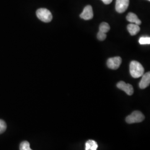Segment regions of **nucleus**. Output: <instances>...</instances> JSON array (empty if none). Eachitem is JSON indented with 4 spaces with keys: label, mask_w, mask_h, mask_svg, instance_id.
Here are the masks:
<instances>
[{
    "label": "nucleus",
    "mask_w": 150,
    "mask_h": 150,
    "mask_svg": "<svg viewBox=\"0 0 150 150\" xmlns=\"http://www.w3.org/2000/svg\"><path fill=\"white\" fill-rule=\"evenodd\" d=\"M144 68L142 65L136 61H132L129 64V72L131 76L135 79L142 77L144 74Z\"/></svg>",
    "instance_id": "1"
},
{
    "label": "nucleus",
    "mask_w": 150,
    "mask_h": 150,
    "mask_svg": "<svg viewBox=\"0 0 150 150\" xmlns=\"http://www.w3.org/2000/svg\"><path fill=\"white\" fill-rule=\"evenodd\" d=\"M36 15L39 20L46 23L50 22L52 20V15L51 12L46 8H41L38 9L36 11Z\"/></svg>",
    "instance_id": "2"
},
{
    "label": "nucleus",
    "mask_w": 150,
    "mask_h": 150,
    "mask_svg": "<svg viewBox=\"0 0 150 150\" xmlns=\"http://www.w3.org/2000/svg\"><path fill=\"white\" fill-rule=\"evenodd\" d=\"M145 119L144 114L139 111H134L126 118V121L128 123H139Z\"/></svg>",
    "instance_id": "3"
},
{
    "label": "nucleus",
    "mask_w": 150,
    "mask_h": 150,
    "mask_svg": "<svg viewBox=\"0 0 150 150\" xmlns=\"http://www.w3.org/2000/svg\"><path fill=\"white\" fill-rule=\"evenodd\" d=\"M122 63V59L119 57H115L108 59L107 61V65L108 68L112 70H117Z\"/></svg>",
    "instance_id": "4"
},
{
    "label": "nucleus",
    "mask_w": 150,
    "mask_h": 150,
    "mask_svg": "<svg viewBox=\"0 0 150 150\" xmlns=\"http://www.w3.org/2000/svg\"><path fill=\"white\" fill-rule=\"evenodd\" d=\"M129 0H116V10L118 13H123L127 9Z\"/></svg>",
    "instance_id": "5"
},
{
    "label": "nucleus",
    "mask_w": 150,
    "mask_h": 150,
    "mask_svg": "<svg viewBox=\"0 0 150 150\" xmlns=\"http://www.w3.org/2000/svg\"><path fill=\"white\" fill-rule=\"evenodd\" d=\"M117 87L119 89L125 92L129 96H131L134 93L133 86L129 83H126L123 81H120L117 84Z\"/></svg>",
    "instance_id": "6"
},
{
    "label": "nucleus",
    "mask_w": 150,
    "mask_h": 150,
    "mask_svg": "<svg viewBox=\"0 0 150 150\" xmlns=\"http://www.w3.org/2000/svg\"><path fill=\"white\" fill-rule=\"evenodd\" d=\"M93 12L92 6L90 5L86 6L80 15L81 18L85 20H90L93 18Z\"/></svg>",
    "instance_id": "7"
},
{
    "label": "nucleus",
    "mask_w": 150,
    "mask_h": 150,
    "mask_svg": "<svg viewBox=\"0 0 150 150\" xmlns=\"http://www.w3.org/2000/svg\"><path fill=\"white\" fill-rule=\"evenodd\" d=\"M142 79L139 83V88L141 89H145L150 85V72H147L142 75Z\"/></svg>",
    "instance_id": "8"
},
{
    "label": "nucleus",
    "mask_w": 150,
    "mask_h": 150,
    "mask_svg": "<svg viewBox=\"0 0 150 150\" xmlns=\"http://www.w3.org/2000/svg\"><path fill=\"white\" fill-rule=\"evenodd\" d=\"M126 19L128 21L131 22L132 23H134L137 25H139L141 24V21L138 18L137 16L134 14V13L129 12L128 13L126 17Z\"/></svg>",
    "instance_id": "9"
},
{
    "label": "nucleus",
    "mask_w": 150,
    "mask_h": 150,
    "mask_svg": "<svg viewBox=\"0 0 150 150\" xmlns=\"http://www.w3.org/2000/svg\"><path fill=\"white\" fill-rule=\"evenodd\" d=\"M127 30L131 36H134L139 32L140 27L136 24L130 23L127 26Z\"/></svg>",
    "instance_id": "10"
},
{
    "label": "nucleus",
    "mask_w": 150,
    "mask_h": 150,
    "mask_svg": "<svg viewBox=\"0 0 150 150\" xmlns=\"http://www.w3.org/2000/svg\"><path fill=\"white\" fill-rule=\"evenodd\" d=\"M98 144L94 140H88L85 144V150H97Z\"/></svg>",
    "instance_id": "11"
},
{
    "label": "nucleus",
    "mask_w": 150,
    "mask_h": 150,
    "mask_svg": "<svg viewBox=\"0 0 150 150\" xmlns=\"http://www.w3.org/2000/svg\"><path fill=\"white\" fill-rule=\"evenodd\" d=\"M110 30V26L106 22H102L99 27V31L103 32L104 33H106Z\"/></svg>",
    "instance_id": "12"
},
{
    "label": "nucleus",
    "mask_w": 150,
    "mask_h": 150,
    "mask_svg": "<svg viewBox=\"0 0 150 150\" xmlns=\"http://www.w3.org/2000/svg\"><path fill=\"white\" fill-rule=\"evenodd\" d=\"M30 143L26 141H23L20 145V150H29L30 149Z\"/></svg>",
    "instance_id": "13"
},
{
    "label": "nucleus",
    "mask_w": 150,
    "mask_h": 150,
    "mask_svg": "<svg viewBox=\"0 0 150 150\" xmlns=\"http://www.w3.org/2000/svg\"><path fill=\"white\" fill-rule=\"evenodd\" d=\"M139 44L140 45H149L150 44V37H141L139 39Z\"/></svg>",
    "instance_id": "14"
},
{
    "label": "nucleus",
    "mask_w": 150,
    "mask_h": 150,
    "mask_svg": "<svg viewBox=\"0 0 150 150\" xmlns=\"http://www.w3.org/2000/svg\"><path fill=\"white\" fill-rule=\"evenodd\" d=\"M7 125L5 122L4 120L0 119V134L4 133L5 131Z\"/></svg>",
    "instance_id": "15"
},
{
    "label": "nucleus",
    "mask_w": 150,
    "mask_h": 150,
    "mask_svg": "<svg viewBox=\"0 0 150 150\" xmlns=\"http://www.w3.org/2000/svg\"><path fill=\"white\" fill-rule=\"evenodd\" d=\"M106 37H107L106 33H104L103 32H100V31L97 33V38L100 41L105 40L106 38Z\"/></svg>",
    "instance_id": "16"
},
{
    "label": "nucleus",
    "mask_w": 150,
    "mask_h": 150,
    "mask_svg": "<svg viewBox=\"0 0 150 150\" xmlns=\"http://www.w3.org/2000/svg\"><path fill=\"white\" fill-rule=\"evenodd\" d=\"M101 1L106 5H108V4H111L112 1V0H101Z\"/></svg>",
    "instance_id": "17"
},
{
    "label": "nucleus",
    "mask_w": 150,
    "mask_h": 150,
    "mask_svg": "<svg viewBox=\"0 0 150 150\" xmlns=\"http://www.w3.org/2000/svg\"><path fill=\"white\" fill-rule=\"evenodd\" d=\"M32 150V149H30V150Z\"/></svg>",
    "instance_id": "18"
},
{
    "label": "nucleus",
    "mask_w": 150,
    "mask_h": 150,
    "mask_svg": "<svg viewBox=\"0 0 150 150\" xmlns=\"http://www.w3.org/2000/svg\"><path fill=\"white\" fill-rule=\"evenodd\" d=\"M148 1H150V0H148Z\"/></svg>",
    "instance_id": "19"
}]
</instances>
